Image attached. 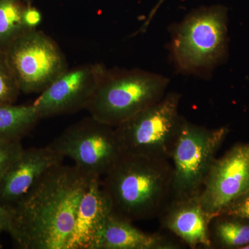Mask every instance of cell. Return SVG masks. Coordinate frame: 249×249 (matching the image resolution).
I'll use <instances>...</instances> for the list:
<instances>
[{
	"label": "cell",
	"instance_id": "6da1fadb",
	"mask_svg": "<svg viewBox=\"0 0 249 249\" xmlns=\"http://www.w3.org/2000/svg\"><path fill=\"white\" fill-rule=\"evenodd\" d=\"M91 178L75 165L60 163L10 207L9 233L20 248L65 249Z\"/></svg>",
	"mask_w": 249,
	"mask_h": 249
},
{
	"label": "cell",
	"instance_id": "7a4b0ae2",
	"mask_svg": "<svg viewBox=\"0 0 249 249\" xmlns=\"http://www.w3.org/2000/svg\"><path fill=\"white\" fill-rule=\"evenodd\" d=\"M170 160L123 153L102 179L112 212L130 222L160 217L172 199Z\"/></svg>",
	"mask_w": 249,
	"mask_h": 249
},
{
	"label": "cell",
	"instance_id": "3957f363",
	"mask_svg": "<svg viewBox=\"0 0 249 249\" xmlns=\"http://www.w3.org/2000/svg\"><path fill=\"white\" fill-rule=\"evenodd\" d=\"M171 36L170 52L178 71H211L227 55V8L214 5L194 10L173 28Z\"/></svg>",
	"mask_w": 249,
	"mask_h": 249
},
{
	"label": "cell",
	"instance_id": "277c9868",
	"mask_svg": "<svg viewBox=\"0 0 249 249\" xmlns=\"http://www.w3.org/2000/svg\"><path fill=\"white\" fill-rule=\"evenodd\" d=\"M169 83L167 77L138 69L106 67L87 110L96 120L117 127L160 101Z\"/></svg>",
	"mask_w": 249,
	"mask_h": 249
},
{
	"label": "cell",
	"instance_id": "5b68a950",
	"mask_svg": "<svg viewBox=\"0 0 249 249\" xmlns=\"http://www.w3.org/2000/svg\"><path fill=\"white\" fill-rule=\"evenodd\" d=\"M181 95L165 93L158 102L114 127L123 153L170 160L185 119Z\"/></svg>",
	"mask_w": 249,
	"mask_h": 249
},
{
	"label": "cell",
	"instance_id": "8992f818",
	"mask_svg": "<svg viewBox=\"0 0 249 249\" xmlns=\"http://www.w3.org/2000/svg\"><path fill=\"white\" fill-rule=\"evenodd\" d=\"M229 132L228 126L209 129L185 119L170 160L173 166L171 200L199 196Z\"/></svg>",
	"mask_w": 249,
	"mask_h": 249
},
{
	"label": "cell",
	"instance_id": "52a82bcc",
	"mask_svg": "<svg viewBox=\"0 0 249 249\" xmlns=\"http://www.w3.org/2000/svg\"><path fill=\"white\" fill-rule=\"evenodd\" d=\"M4 52L19 90L24 93H42L69 69L58 44L36 29L23 33Z\"/></svg>",
	"mask_w": 249,
	"mask_h": 249
},
{
	"label": "cell",
	"instance_id": "ba28073f",
	"mask_svg": "<svg viewBox=\"0 0 249 249\" xmlns=\"http://www.w3.org/2000/svg\"><path fill=\"white\" fill-rule=\"evenodd\" d=\"M50 145L83 173L101 178L123 154L114 127L91 116L67 127Z\"/></svg>",
	"mask_w": 249,
	"mask_h": 249
},
{
	"label": "cell",
	"instance_id": "9c48e42d",
	"mask_svg": "<svg viewBox=\"0 0 249 249\" xmlns=\"http://www.w3.org/2000/svg\"><path fill=\"white\" fill-rule=\"evenodd\" d=\"M106 69L101 63L69 68L33 103L40 119L87 109Z\"/></svg>",
	"mask_w": 249,
	"mask_h": 249
},
{
	"label": "cell",
	"instance_id": "30bf717a",
	"mask_svg": "<svg viewBox=\"0 0 249 249\" xmlns=\"http://www.w3.org/2000/svg\"><path fill=\"white\" fill-rule=\"evenodd\" d=\"M249 189V142H237L213 162L199 198L211 215Z\"/></svg>",
	"mask_w": 249,
	"mask_h": 249
},
{
	"label": "cell",
	"instance_id": "8fae6325",
	"mask_svg": "<svg viewBox=\"0 0 249 249\" xmlns=\"http://www.w3.org/2000/svg\"><path fill=\"white\" fill-rule=\"evenodd\" d=\"M63 160L50 145L23 150L0 182V204L8 208L14 206L48 170Z\"/></svg>",
	"mask_w": 249,
	"mask_h": 249
},
{
	"label": "cell",
	"instance_id": "7c38bea8",
	"mask_svg": "<svg viewBox=\"0 0 249 249\" xmlns=\"http://www.w3.org/2000/svg\"><path fill=\"white\" fill-rule=\"evenodd\" d=\"M112 207L102 178H93L80 200L74 226L65 249H99Z\"/></svg>",
	"mask_w": 249,
	"mask_h": 249
},
{
	"label": "cell",
	"instance_id": "4fadbf2b",
	"mask_svg": "<svg viewBox=\"0 0 249 249\" xmlns=\"http://www.w3.org/2000/svg\"><path fill=\"white\" fill-rule=\"evenodd\" d=\"M214 216L201 206L199 196L172 199L160 214L162 227L191 249H211L210 224Z\"/></svg>",
	"mask_w": 249,
	"mask_h": 249
},
{
	"label": "cell",
	"instance_id": "5bb4252c",
	"mask_svg": "<svg viewBox=\"0 0 249 249\" xmlns=\"http://www.w3.org/2000/svg\"><path fill=\"white\" fill-rule=\"evenodd\" d=\"M183 243L160 233H148L134 227L133 222L111 213L99 249H178Z\"/></svg>",
	"mask_w": 249,
	"mask_h": 249
},
{
	"label": "cell",
	"instance_id": "9a60e30c",
	"mask_svg": "<svg viewBox=\"0 0 249 249\" xmlns=\"http://www.w3.org/2000/svg\"><path fill=\"white\" fill-rule=\"evenodd\" d=\"M211 249H242L249 243V219L217 214L210 224Z\"/></svg>",
	"mask_w": 249,
	"mask_h": 249
},
{
	"label": "cell",
	"instance_id": "2e32d148",
	"mask_svg": "<svg viewBox=\"0 0 249 249\" xmlns=\"http://www.w3.org/2000/svg\"><path fill=\"white\" fill-rule=\"evenodd\" d=\"M40 120L36 108L31 106L0 105V139L18 140Z\"/></svg>",
	"mask_w": 249,
	"mask_h": 249
},
{
	"label": "cell",
	"instance_id": "e0dca14e",
	"mask_svg": "<svg viewBox=\"0 0 249 249\" xmlns=\"http://www.w3.org/2000/svg\"><path fill=\"white\" fill-rule=\"evenodd\" d=\"M20 0H0V51L6 48L21 34L29 30L23 22Z\"/></svg>",
	"mask_w": 249,
	"mask_h": 249
},
{
	"label": "cell",
	"instance_id": "ac0fdd59",
	"mask_svg": "<svg viewBox=\"0 0 249 249\" xmlns=\"http://www.w3.org/2000/svg\"><path fill=\"white\" fill-rule=\"evenodd\" d=\"M19 91L6 62L4 52L0 51V105L12 104Z\"/></svg>",
	"mask_w": 249,
	"mask_h": 249
},
{
	"label": "cell",
	"instance_id": "d6986e66",
	"mask_svg": "<svg viewBox=\"0 0 249 249\" xmlns=\"http://www.w3.org/2000/svg\"><path fill=\"white\" fill-rule=\"evenodd\" d=\"M22 150L19 141L0 139V182L6 170Z\"/></svg>",
	"mask_w": 249,
	"mask_h": 249
},
{
	"label": "cell",
	"instance_id": "ffe728a7",
	"mask_svg": "<svg viewBox=\"0 0 249 249\" xmlns=\"http://www.w3.org/2000/svg\"><path fill=\"white\" fill-rule=\"evenodd\" d=\"M220 213L249 219V189L226 205L218 214Z\"/></svg>",
	"mask_w": 249,
	"mask_h": 249
},
{
	"label": "cell",
	"instance_id": "44dd1931",
	"mask_svg": "<svg viewBox=\"0 0 249 249\" xmlns=\"http://www.w3.org/2000/svg\"><path fill=\"white\" fill-rule=\"evenodd\" d=\"M42 16L40 11L33 6L24 8L23 12V22L27 29H35L42 22Z\"/></svg>",
	"mask_w": 249,
	"mask_h": 249
},
{
	"label": "cell",
	"instance_id": "7402d4cb",
	"mask_svg": "<svg viewBox=\"0 0 249 249\" xmlns=\"http://www.w3.org/2000/svg\"><path fill=\"white\" fill-rule=\"evenodd\" d=\"M12 224V212L9 208L0 204V231H10Z\"/></svg>",
	"mask_w": 249,
	"mask_h": 249
},
{
	"label": "cell",
	"instance_id": "603a6c76",
	"mask_svg": "<svg viewBox=\"0 0 249 249\" xmlns=\"http://www.w3.org/2000/svg\"><path fill=\"white\" fill-rule=\"evenodd\" d=\"M165 0H159L157 4L155 5V7L152 9L151 12L149 14L148 17L147 18L146 21L142 24V27L141 28V31L142 32H145L147 30V27L150 25V22H151L152 19H153L154 16L157 14L159 9L160 7L162 4L164 2Z\"/></svg>",
	"mask_w": 249,
	"mask_h": 249
},
{
	"label": "cell",
	"instance_id": "cb8c5ba5",
	"mask_svg": "<svg viewBox=\"0 0 249 249\" xmlns=\"http://www.w3.org/2000/svg\"><path fill=\"white\" fill-rule=\"evenodd\" d=\"M28 3V4H29V3H30L31 0H25Z\"/></svg>",
	"mask_w": 249,
	"mask_h": 249
},
{
	"label": "cell",
	"instance_id": "d4e9b609",
	"mask_svg": "<svg viewBox=\"0 0 249 249\" xmlns=\"http://www.w3.org/2000/svg\"><path fill=\"white\" fill-rule=\"evenodd\" d=\"M1 231H0V233H1ZM1 247H2V246H1V244H0V249L1 248Z\"/></svg>",
	"mask_w": 249,
	"mask_h": 249
}]
</instances>
